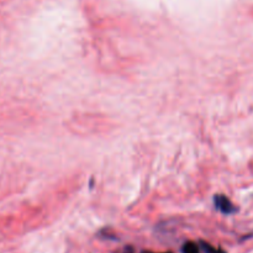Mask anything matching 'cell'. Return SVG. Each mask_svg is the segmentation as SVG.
<instances>
[{"instance_id": "1", "label": "cell", "mask_w": 253, "mask_h": 253, "mask_svg": "<svg viewBox=\"0 0 253 253\" xmlns=\"http://www.w3.org/2000/svg\"><path fill=\"white\" fill-rule=\"evenodd\" d=\"M214 202L215 207H216L220 211L224 212V214H232V212H235V210H236L235 209L234 204H232L226 197H224V195H216Z\"/></svg>"}, {"instance_id": "4", "label": "cell", "mask_w": 253, "mask_h": 253, "mask_svg": "<svg viewBox=\"0 0 253 253\" xmlns=\"http://www.w3.org/2000/svg\"><path fill=\"white\" fill-rule=\"evenodd\" d=\"M142 253H153V252H142Z\"/></svg>"}, {"instance_id": "3", "label": "cell", "mask_w": 253, "mask_h": 253, "mask_svg": "<svg viewBox=\"0 0 253 253\" xmlns=\"http://www.w3.org/2000/svg\"><path fill=\"white\" fill-rule=\"evenodd\" d=\"M200 245H202V249L204 250L205 253H225L221 250H217L215 247H212L211 245L207 244V242H200Z\"/></svg>"}, {"instance_id": "2", "label": "cell", "mask_w": 253, "mask_h": 253, "mask_svg": "<svg viewBox=\"0 0 253 253\" xmlns=\"http://www.w3.org/2000/svg\"><path fill=\"white\" fill-rule=\"evenodd\" d=\"M183 253H199V247L194 242H187L183 246Z\"/></svg>"}]
</instances>
